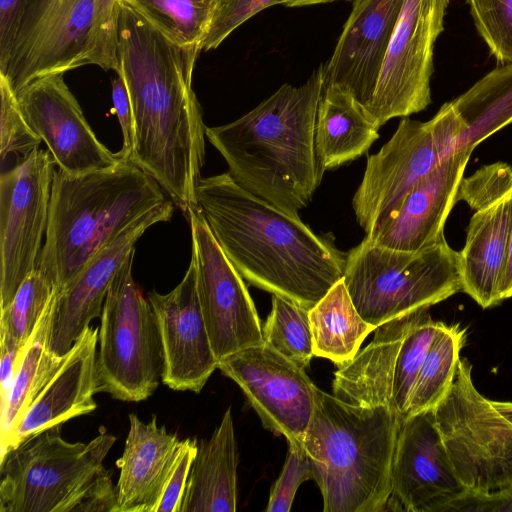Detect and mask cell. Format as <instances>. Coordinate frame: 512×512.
<instances>
[{
    "label": "cell",
    "instance_id": "3957f363",
    "mask_svg": "<svg viewBox=\"0 0 512 512\" xmlns=\"http://www.w3.org/2000/svg\"><path fill=\"white\" fill-rule=\"evenodd\" d=\"M324 87L321 64L304 84H283L239 119L205 128L240 187L295 217L311 202L324 174L315 149Z\"/></svg>",
    "mask_w": 512,
    "mask_h": 512
},
{
    "label": "cell",
    "instance_id": "ac0fdd59",
    "mask_svg": "<svg viewBox=\"0 0 512 512\" xmlns=\"http://www.w3.org/2000/svg\"><path fill=\"white\" fill-rule=\"evenodd\" d=\"M160 328L162 382L177 391L199 393L218 368L200 307L196 268L191 259L181 282L167 294L148 293Z\"/></svg>",
    "mask_w": 512,
    "mask_h": 512
},
{
    "label": "cell",
    "instance_id": "ab89813d",
    "mask_svg": "<svg viewBox=\"0 0 512 512\" xmlns=\"http://www.w3.org/2000/svg\"><path fill=\"white\" fill-rule=\"evenodd\" d=\"M121 0H96V20L88 64L104 70H119L117 23Z\"/></svg>",
    "mask_w": 512,
    "mask_h": 512
},
{
    "label": "cell",
    "instance_id": "4fadbf2b",
    "mask_svg": "<svg viewBox=\"0 0 512 512\" xmlns=\"http://www.w3.org/2000/svg\"><path fill=\"white\" fill-rule=\"evenodd\" d=\"M218 369L238 384L266 429L304 442L318 388L304 368L263 343L222 359Z\"/></svg>",
    "mask_w": 512,
    "mask_h": 512
},
{
    "label": "cell",
    "instance_id": "7bdbcfd3",
    "mask_svg": "<svg viewBox=\"0 0 512 512\" xmlns=\"http://www.w3.org/2000/svg\"><path fill=\"white\" fill-rule=\"evenodd\" d=\"M442 512H512V482L489 493L466 491Z\"/></svg>",
    "mask_w": 512,
    "mask_h": 512
},
{
    "label": "cell",
    "instance_id": "83f0119b",
    "mask_svg": "<svg viewBox=\"0 0 512 512\" xmlns=\"http://www.w3.org/2000/svg\"><path fill=\"white\" fill-rule=\"evenodd\" d=\"M451 102L465 127L459 150H474L512 123V61L499 64Z\"/></svg>",
    "mask_w": 512,
    "mask_h": 512
},
{
    "label": "cell",
    "instance_id": "4316f807",
    "mask_svg": "<svg viewBox=\"0 0 512 512\" xmlns=\"http://www.w3.org/2000/svg\"><path fill=\"white\" fill-rule=\"evenodd\" d=\"M309 322L314 356L338 368L355 358L365 338L376 329L355 308L343 278L309 309Z\"/></svg>",
    "mask_w": 512,
    "mask_h": 512
},
{
    "label": "cell",
    "instance_id": "5b68a950",
    "mask_svg": "<svg viewBox=\"0 0 512 512\" xmlns=\"http://www.w3.org/2000/svg\"><path fill=\"white\" fill-rule=\"evenodd\" d=\"M401 416L389 404L316 391L304 446L324 512L386 511Z\"/></svg>",
    "mask_w": 512,
    "mask_h": 512
},
{
    "label": "cell",
    "instance_id": "44dd1931",
    "mask_svg": "<svg viewBox=\"0 0 512 512\" xmlns=\"http://www.w3.org/2000/svg\"><path fill=\"white\" fill-rule=\"evenodd\" d=\"M96 0H55L8 77L17 94L33 80L87 65ZM1 76V75H0Z\"/></svg>",
    "mask_w": 512,
    "mask_h": 512
},
{
    "label": "cell",
    "instance_id": "74e56055",
    "mask_svg": "<svg viewBox=\"0 0 512 512\" xmlns=\"http://www.w3.org/2000/svg\"><path fill=\"white\" fill-rule=\"evenodd\" d=\"M509 198H512V166L497 162L463 177L456 200L466 202L477 211Z\"/></svg>",
    "mask_w": 512,
    "mask_h": 512
},
{
    "label": "cell",
    "instance_id": "d6986e66",
    "mask_svg": "<svg viewBox=\"0 0 512 512\" xmlns=\"http://www.w3.org/2000/svg\"><path fill=\"white\" fill-rule=\"evenodd\" d=\"M472 152L462 149L443 160L365 238L377 245L406 251L444 240V225L457 202L458 188Z\"/></svg>",
    "mask_w": 512,
    "mask_h": 512
},
{
    "label": "cell",
    "instance_id": "f35d334b",
    "mask_svg": "<svg viewBox=\"0 0 512 512\" xmlns=\"http://www.w3.org/2000/svg\"><path fill=\"white\" fill-rule=\"evenodd\" d=\"M288 446L284 466L270 492L267 512H289L299 486L314 480L313 461L304 444L288 442Z\"/></svg>",
    "mask_w": 512,
    "mask_h": 512
},
{
    "label": "cell",
    "instance_id": "d590c367",
    "mask_svg": "<svg viewBox=\"0 0 512 512\" xmlns=\"http://www.w3.org/2000/svg\"><path fill=\"white\" fill-rule=\"evenodd\" d=\"M479 35L499 64L512 61V0H466Z\"/></svg>",
    "mask_w": 512,
    "mask_h": 512
},
{
    "label": "cell",
    "instance_id": "c3c4849f",
    "mask_svg": "<svg viewBox=\"0 0 512 512\" xmlns=\"http://www.w3.org/2000/svg\"><path fill=\"white\" fill-rule=\"evenodd\" d=\"M491 404L502 414L508 421L512 423V402H501L491 400Z\"/></svg>",
    "mask_w": 512,
    "mask_h": 512
},
{
    "label": "cell",
    "instance_id": "e575fe53",
    "mask_svg": "<svg viewBox=\"0 0 512 512\" xmlns=\"http://www.w3.org/2000/svg\"><path fill=\"white\" fill-rule=\"evenodd\" d=\"M55 0H0V75L7 77Z\"/></svg>",
    "mask_w": 512,
    "mask_h": 512
},
{
    "label": "cell",
    "instance_id": "7dc6e473",
    "mask_svg": "<svg viewBox=\"0 0 512 512\" xmlns=\"http://www.w3.org/2000/svg\"><path fill=\"white\" fill-rule=\"evenodd\" d=\"M338 0H282L283 5L287 7H302L315 4L331 3Z\"/></svg>",
    "mask_w": 512,
    "mask_h": 512
},
{
    "label": "cell",
    "instance_id": "ba28073f",
    "mask_svg": "<svg viewBox=\"0 0 512 512\" xmlns=\"http://www.w3.org/2000/svg\"><path fill=\"white\" fill-rule=\"evenodd\" d=\"M134 254L124 262L107 292L97 356L99 392L128 402L150 397L164 372L157 317L132 276Z\"/></svg>",
    "mask_w": 512,
    "mask_h": 512
},
{
    "label": "cell",
    "instance_id": "484cf974",
    "mask_svg": "<svg viewBox=\"0 0 512 512\" xmlns=\"http://www.w3.org/2000/svg\"><path fill=\"white\" fill-rule=\"evenodd\" d=\"M379 128L349 92L325 85L315 125V149L324 171L367 153L379 137Z\"/></svg>",
    "mask_w": 512,
    "mask_h": 512
},
{
    "label": "cell",
    "instance_id": "e0dca14e",
    "mask_svg": "<svg viewBox=\"0 0 512 512\" xmlns=\"http://www.w3.org/2000/svg\"><path fill=\"white\" fill-rule=\"evenodd\" d=\"M173 201L150 211L103 248L52 301L47 329V346L64 356L80 338L90 322L101 317L109 287L124 262L135 251L144 232L159 222L170 220Z\"/></svg>",
    "mask_w": 512,
    "mask_h": 512
},
{
    "label": "cell",
    "instance_id": "7402d4cb",
    "mask_svg": "<svg viewBox=\"0 0 512 512\" xmlns=\"http://www.w3.org/2000/svg\"><path fill=\"white\" fill-rule=\"evenodd\" d=\"M99 329L88 326L18 424L1 443V455L43 429L89 414L99 392L96 346Z\"/></svg>",
    "mask_w": 512,
    "mask_h": 512
},
{
    "label": "cell",
    "instance_id": "cb8c5ba5",
    "mask_svg": "<svg viewBox=\"0 0 512 512\" xmlns=\"http://www.w3.org/2000/svg\"><path fill=\"white\" fill-rule=\"evenodd\" d=\"M512 232V198L471 217L464 247L458 252L461 291L482 308L500 304V282Z\"/></svg>",
    "mask_w": 512,
    "mask_h": 512
},
{
    "label": "cell",
    "instance_id": "603a6c76",
    "mask_svg": "<svg viewBox=\"0 0 512 512\" xmlns=\"http://www.w3.org/2000/svg\"><path fill=\"white\" fill-rule=\"evenodd\" d=\"M129 431L116 484V512H155L177 457L181 440L157 425V418L144 423L129 415Z\"/></svg>",
    "mask_w": 512,
    "mask_h": 512
},
{
    "label": "cell",
    "instance_id": "ee69618b",
    "mask_svg": "<svg viewBox=\"0 0 512 512\" xmlns=\"http://www.w3.org/2000/svg\"><path fill=\"white\" fill-rule=\"evenodd\" d=\"M112 102L123 135V147L119 153L129 159L133 149V114L128 89L120 73L112 82Z\"/></svg>",
    "mask_w": 512,
    "mask_h": 512
},
{
    "label": "cell",
    "instance_id": "7a4b0ae2",
    "mask_svg": "<svg viewBox=\"0 0 512 512\" xmlns=\"http://www.w3.org/2000/svg\"><path fill=\"white\" fill-rule=\"evenodd\" d=\"M196 197L221 249L247 282L311 309L343 278L332 237L240 187L228 172L200 178Z\"/></svg>",
    "mask_w": 512,
    "mask_h": 512
},
{
    "label": "cell",
    "instance_id": "60d3db41",
    "mask_svg": "<svg viewBox=\"0 0 512 512\" xmlns=\"http://www.w3.org/2000/svg\"><path fill=\"white\" fill-rule=\"evenodd\" d=\"M282 0H217L203 50L217 48L236 28L258 12Z\"/></svg>",
    "mask_w": 512,
    "mask_h": 512
},
{
    "label": "cell",
    "instance_id": "bcb514c9",
    "mask_svg": "<svg viewBox=\"0 0 512 512\" xmlns=\"http://www.w3.org/2000/svg\"><path fill=\"white\" fill-rule=\"evenodd\" d=\"M499 296L501 301L512 297V232L509 238L505 265L501 277Z\"/></svg>",
    "mask_w": 512,
    "mask_h": 512
},
{
    "label": "cell",
    "instance_id": "d6a6232c",
    "mask_svg": "<svg viewBox=\"0 0 512 512\" xmlns=\"http://www.w3.org/2000/svg\"><path fill=\"white\" fill-rule=\"evenodd\" d=\"M55 293L49 279L37 268L33 270L22 282L12 301L0 309V331L10 336L19 347H24Z\"/></svg>",
    "mask_w": 512,
    "mask_h": 512
},
{
    "label": "cell",
    "instance_id": "5bb4252c",
    "mask_svg": "<svg viewBox=\"0 0 512 512\" xmlns=\"http://www.w3.org/2000/svg\"><path fill=\"white\" fill-rule=\"evenodd\" d=\"M16 95L26 120L46 144L58 169L81 175L120 161V153L111 152L94 134L64 73L39 77Z\"/></svg>",
    "mask_w": 512,
    "mask_h": 512
},
{
    "label": "cell",
    "instance_id": "9a60e30c",
    "mask_svg": "<svg viewBox=\"0 0 512 512\" xmlns=\"http://www.w3.org/2000/svg\"><path fill=\"white\" fill-rule=\"evenodd\" d=\"M442 161L430 121L403 117L392 137L367 158L352 199L356 221L365 233L388 217Z\"/></svg>",
    "mask_w": 512,
    "mask_h": 512
},
{
    "label": "cell",
    "instance_id": "2e32d148",
    "mask_svg": "<svg viewBox=\"0 0 512 512\" xmlns=\"http://www.w3.org/2000/svg\"><path fill=\"white\" fill-rule=\"evenodd\" d=\"M387 510L442 512L466 492L435 424L433 410L406 417L399 429Z\"/></svg>",
    "mask_w": 512,
    "mask_h": 512
},
{
    "label": "cell",
    "instance_id": "6da1fadb",
    "mask_svg": "<svg viewBox=\"0 0 512 512\" xmlns=\"http://www.w3.org/2000/svg\"><path fill=\"white\" fill-rule=\"evenodd\" d=\"M202 47L176 44L121 0L117 58L133 114L129 159L150 175L187 216L205 159V125L192 89Z\"/></svg>",
    "mask_w": 512,
    "mask_h": 512
},
{
    "label": "cell",
    "instance_id": "8d00e7d4",
    "mask_svg": "<svg viewBox=\"0 0 512 512\" xmlns=\"http://www.w3.org/2000/svg\"><path fill=\"white\" fill-rule=\"evenodd\" d=\"M0 93V156L4 161L16 155L22 161L39 149L42 140L26 120L16 93L3 76H0Z\"/></svg>",
    "mask_w": 512,
    "mask_h": 512
},
{
    "label": "cell",
    "instance_id": "52a82bcc",
    "mask_svg": "<svg viewBox=\"0 0 512 512\" xmlns=\"http://www.w3.org/2000/svg\"><path fill=\"white\" fill-rule=\"evenodd\" d=\"M61 428L34 433L1 455L0 512H75L116 438L102 428L87 444L70 443Z\"/></svg>",
    "mask_w": 512,
    "mask_h": 512
},
{
    "label": "cell",
    "instance_id": "b9f144b4",
    "mask_svg": "<svg viewBox=\"0 0 512 512\" xmlns=\"http://www.w3.org/2000/svg\"><path fill=\"white\" fill-rule=\"evenodd\" d=\"M197 443V440L191 438L181 440L177 457L155 512L178 511L190 468L197 452Z\"/></svg>",
    "mask_w": 512,
    "mask_h": 512
},
{
    "label": "cell",
    "instance_id": "9c48e42d",
    "mask_svg": "<svg viewBox=\"0 0 512 512\" xmlns=\"http://www.w3.org/2000/svg\"><path fill=\"white\" fill-rule=\"evenodd\" d=\"M433 413L467 491L489 493L512 482V423L475 388L467 358H460L454 381Z\"/></svg>",
    "mask_w": 512,
    "mask_h": 512
},
{
    "label": "cell",
    "instance_id": "f1b7e54d",
    "mask_svg": "<svg viewBox=\"0 0 512 512\" xmlns=\"http://www.w3.org/2000/svg\"><path fill=\"white\" fill-rule=\"evenodd\" d=\"M51 305L52 302L21 352L13 386L6 402L1 406V443L50 382L64 360L65 355L57 356L47 346Z\"/></svg>",
    "mask_w": 512,
    "mask_h": 512
},
{
    "label": "cell",
    "instance_id": "30bf717a",
    "mask_svg": "<svg viewBox=\"0 0 512 512\" xmlns=\"http://www.w3.org/2000/svg\"><path fill=\"white\" fill-rule=\"evenodd\" d=\"M450 0H404L379 78L366 108L381 127L431 103L434 46Z\"/></svg>",
    "mask_w": 512,
    "mask_h": 512
},
{
    "label": "cell",
    "instance_id": "8992f818",
    "mask_svg": "<svg viewBox=\"0 0 512 512\" xmlns=\"http://www.w3.org/2000/svg\"><path fill=\"white\" fill-rule=\"evenodd\" d=\"M343 280L361 317L376 328L461 291L458 252L446 239L406 251L365 238L347 253Z\"/></svg>",
    "mask_w": 512,
    "mask_h": 512
},
{
    "label": "cell",
    "instance_id": "ffe728a7",
    "mask_svg": "<svg viewBox=\"0 0 512 512\" xmlns=\"http://www.w3.org/2000/svg\"><path fill=\"white\" fill-rule=\"evenodd\" d=\"M404 0H352V10L325 64V85L349 92L365 109Z\"/></svg>",
    "mask_w": 512,
    "mask_h": 512
},
{
    "label": "cell",
    "instance_id": "1f68e13d",
    "mask_svg": "<svg viewBox=\"0 0 512 512\" xmlns=\"http://www.w3.org/2000/svg\"><path fill=\"white\" fill-rule=\"evenodd\" d=\"M263 343L306 368L313 352L309 309L283 297L272 295V308L262 327Z\"/></svg>",
    "mask_w": 512,
    "mask_h": 512
},
{
    "label": "cell",
    "instance_id": "277c9868",
    "mask_svg": "<svg viewBox=\"0 0 512 512\" xmlns=\"http://www.w3.org/2000/svg\"><path fill=\"white\" fill-rule=\"evenodd\" d=\"M165 193L122 156L110 168L81 175L55 170L46 238L36 268L59 292L128 227L166 203Z\"/></svg>",
    "mask_w": 512,
    "mask_h": 512
},
{
    "label": "cell",
    "instance_id": "d4e9b609",
    "mask_svg": "<svg viewBox=\"0 0 512 512\" xmlns=\"http://www.w3.org/2000/svg\"><path fill=\"white\" fill-rule=\"evenodd\" d=\"M237 449L231 409L208 439L197 443L177 512H234L237 508Z\"/></svg>",
    "mask_w": 512,
    "mask_h": 512
},
{
    "label": "cell",
    "instance_id": "7c38bea8",
    "mask_svg": "<svg viewBox=\"0 0 512 512\" xmlns=\"http://www.w3.org/2000/svg\"><path fill=\"white\" fill-rule=\"evenodd\" d=\"M187 218L198 299L219 362L263 344L262 327L243 277L221 249L200 209L190 211Z\"/></svg>",
    "mask_w": 512,
    "mask_h": 512
},
{
    "label": "cell",
    "instance_id": "f546056e",
    "mask_svg": "<svg viewBox=\"0 0 512 512\" xmlns=\"http://www.w3.org/2000/svg\"><path fill=\"white\" fill-rule=\"evenodd\" d=\"M466 328L444 324L434 338L418 373L406 417L433 410L448 393L458 368Z\"/></svg>",
    "mask_w": 512,
    "mask_h": 512
},
{
    "label": "cell",
    "instance_id": "8fae6325",
    "mask_svg": "<svg viewBox=\"0 0 512 512\" xmlns=\"http://www.w3.org/2000/svg\"><path fill=\"white\" fill-rule=\"evenodd\" d=\"M56 163L38 149L0 177V309L36 269Z\"/></svg>",
    "mask_w": 512,
    "mask_h": 512
},
{
    "label": "cell",
    "instance_id": "f6af8a7d",
    "mask_svg": "<svg viewBox=\"0 0 512 512\" xmlns=\"http://www.w3.org/2000/svg\"><path fill=\"white\" fill-rule=\"evenodd\" d=\"M24 347L0 331V385L1 406L6 402L14 383L21 352Z\"/></svg>",
    "mask_w": 512,
    "mask_h": 512
},
{
    "label": "cell",
    "instance_id": "4dcf8cb0",
    "mask_svg": "<svg viewBox=\"0 0 512 512\" xmlns=\"http://www.w3.org/2000/svg\"><path fill=\"white\" fill-rule=\"evenodd\" d=\"M123 1L176 44L202 49L217 4V0Z\"/></svg>",
    "mask_w": 512,
    "mask_h": 512
},
{
    "label": "cell",
    "instance_id": "836d02e7",
    "mask_svg": "<svg viewBox=\"0 0 512 512\" xmlns=\"http://www.w3.org/2000/svg\"><path fill=\"white\" fill-rule=\"evenodd\" d=\"M444 324L432 320L427 310L402 340L394 365L392 398L394 408L403 420L420 368L434 338Z\"/></svg>",
    "mask_w": 512,
    "mask_h": 512
}]
</instances>
